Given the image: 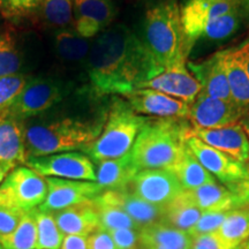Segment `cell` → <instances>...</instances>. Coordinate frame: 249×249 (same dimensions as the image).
Segmentation results:
<instances>
[{
	"mask_svg": "<svg viewBox=\"0 0 249 249\" xmlns=\"http://www.w3.org/2000/svg\"><path fill=\"white\" fill-rule=\"evenodd\" d=\"M87 71L98 95H126L163 70L143 39L124 24L110 27L97 37L87 58Z\"/></svg>",
	"mask_w": 249,
	"mask_h": 249,
	"instance_id": "1",
	"label": "cell"
},
{
	"mask_svg": "<svg viewBox=\"0 0 249 249\" xmlns=\"http://www.w3.org/2000/svg\"><path fill=\"white\" fill-rule=\"evenodd\" d=\"M191 129L181 118L148 119L130 150L138 171L173 166L186 150V139Z\"/></svg>",
	"mask_w": 249,
	"mask_h": 249,
	"instance_id": "2",
	"label": "cell"
},
{
	"mask_svg": "<svg viewBox=\"0 0 249 249\" xmlns=\"http://www.w3.org/2000/svg\"><path fill=\"white\" fill-rule=\"evenodd\" d=\"M143 42L161 70L187 61L178 0H157L145 11Z\"/></svg>",
	"mask_w": 249,
	"mask_h": 249,
	"instance_id": "3",
	"label": "cell"
},
{
	"mask_svg": "<svg viewBox=\"0 0 249 249\" xmlns=\"http://www.w3.org/2000/svg\"><path fill=\"white\" fill-rule=\"evenodd\" d=\"M102 126L75 119L34 124L23 128L27 157L61 154L83 149L98 138Z\"/></svg>",
	"mask_w": 249,
	"mask_h": 249,
	"instance_id": "4",
	"label": "cell"
},
{
	"mask_svg": "<svg viewBox=\"0 0 249 249\" xmlns=\"http://www.w3.org/2000/svg\"><path fill=\"white\" fill-rule=\"evenodd\" d=\"M147 121L148 118L136 113L128 102L116 99L112 103L107 123L99 136L83 151L96 163L123 157L132 150Z\"/></svg>",
	"mask_w": 249,
	"mask_h": 249,
	"instance_id": "5",
	"label": "cell"
},
{
	"mask_svg": "<svg viewBox=\"0 0 249 249\" xmlns=\"http://www.w3.org/2000/svg\"><path fill=\"white\" fill-rule=\"evenodd\" d=\"M46 194L44 177L28 166H17L0 185V205L28 213L39 208Z\"/></svg>",
	"mask_w": 249,
	"mask_h": 249,
	"instance_id": "6",
	"label": "cell"
},
{
	"mask_svg": "<svg viewBox=\"0 0 249 249\" xmlns=\"http://www.w3.org/2000/svg\"><path fill=\"white\" fill-rule=\"evenodd\" d=\"M246 8L245 0H185L180 6L183 33V50L188 57L202 31L223 15Z\"/></svg>",
	"mask_w": 249,
	"mask_h": 249,
	"instance_id": "7",
	"label": "cell"
},
{
	"mask_svg": "<svg viewBox=\"0 0 249 249\" xmlns=\"http://www.w3.org/2000/svg\"><path fill=\"white\" fill-rule=\"evenodd\" d=\"M26 165L44 178H60L96 182V169L88 156L77 151L43 157H30Z\"/></svg>",
	"mask_w": 249,
	"mask_h": 249,
	"instance_id": "8",
	"label": "cell"
},
{
	"mask_svg": "<svg viewBox=\"0 0 249 249\" xmlns=\"http://www.w3.org/2000/svg\"><path fill=\"white\" fill-rule=\"evenodd\" d=\"M64 96V88L57 81L36 77L29 80L6 116L20 121L48 111Z\"/></svg>",
	"mask_w": 249,
	"mask_h": 249,
	"instance_id": "9",
	"label": "cell"
},
{
	"mask_svg": "<svg viewBox=\"0 0 249 249\" xmlns=\"http://www.w3.org/2000/svg\"><path fill=\"white\" fill-rule=\"evenodd\" d=\"M186 147L208 172L226 186L249 180V164L234 160L193 135L187 136Z\"/></svg>",
	"mask_w": 249,
	"mask_h": 249,
	"instance_id": "10",
	"label": "cell"
},
{
	"mask_svg": "<svg viewBox=\"0 0 249 249\" xmlns=\"http://www.w3.org/2000/svg\"><path fill=\"white\" fill-rule=\"evenodd\" d=\"M127 189L149 203L163 208L185 191L178 178L167 169L139 171Z\"/></svg>",
	"mask_w": 249,
	"mask_h": 249,
	"instance_id": "11",
	"label": "cell"
},
{
	"mask_svg": "<svg viewBox=\"0 0 249 249\" xmlns=\"http://www.w3.org/2000/svg\"><path fill=\"white\" fill-rule=\"evenodd\" d=\"M48 194L38 209L55 213L73 205L95 200L101 195L103 188L97 182L80 181L60 178H45Z\"/></svg>",
	"mask_w": 249,
	"mask_h": 249,
	"instance_id": "12",
	"label": "cell"
},
{
	"mask_svg": "<svg viewBox=\"0 0 249 249\" xmlns=\"http://www.w3.org/2000/svg\"><path fill=\"white\" fill-rule=\"evenodd\" d=\"M246 111V108L239 107L234 102L200 93L191 104L188 119L194 128H220L239 123Z\"/></svg>",
	"mask_w": 249,
	"mask_h": 249,
	"instance_id": "13",
	"label": "cell"
},
{
	"mask_svg": "<svg viewBox=\"0 0 249 249\" xmlns=\"http://www.w3.org/2000/svg\"><path fill=\"white\" fill-rule=\"evenodd\" d=\"M136 89H152L188 103L200 95L201 86L187 67V61L166 68L151 80L140 83Z\"/></svg>",
	"mask_w": 249,
	"mask_h": 249,
	"instance_id": "14",
	"label": "cell"
},
{
	"mask_svg": "<svg viewBox=\"0 0 249 249\" xmlns=\"http://www.w3.org/2000/svg\"><path fill=\"white\" fill-rule=\"evenodd\" d=\"M138 114L158 118H188V103L152 89H135L124 95Z\"/></svg>",
	"mask_w": 249,
	"mask_h": 249,
	"instance_id": "15",
	"label": "cell"
},
{
	"mask_svg": "<svg viewBox=\"0 0 249 249\" xmlns=\"http://www.w3.org/2000/svg\"><path fill=\"white\" fill-rule=\"evenodd\" d=\"M188 135L196 136L210 147L241 163H249V138L240 123L213 129L192 128Z\"/></svg>",
	"mask_w": 249,
	"mask_h": 249,
	"instance_id": "16",
	"label": "cell"
},
{
	"mask_svg": "<svg viewBox=\"0 0 249 249\" xmlns=\"http://www.w3.org/2000/svg\"><path fill=\"white\" fill-rule=\"evenodd\" d=\"M73 15L75 30L85 38L103 33L116 18L112 0H74Z\"/></svg>",
	"mask_w": 249,
	"mask_h": 249,
	"instance_id": "17",
	"label": "cell"
},
{
	"mask_svg": "<svg viewBox=\"0 0 249 249\" xmlns=\"http://www.w3.org/2000/svg\"><path fill=\"white\" fill-rule=\"evenodd\" d=\"M187 67L200 83V93L227 102H233L229 81L223 66L222 51L217 52L198 64L187 62Z\"/></svg>",
	"mask_w": 249,
	"mask_h": 249,
	"instance_id": "18",
	"label": "cell"
},
{
	"mask_svg": "<svg viewBox=\"0 0 249 249\" xmlns=\"http://www.w3.org/2000/svg\"><path fill=\"white\" fill-rule=\"evenodd\" d=\"M103 200L120 207L124 213L138 224L140 230L152 224L163 222L164 208L151 204L128 189L104 191L101 194Z\"/></svg>",
	"mask_w": 249,
	"mask_h": 249,
	"instance_id": "19",
	"label": "cell"
},
{
	"mask_svg": "<svg viewBox=\"0 0 249 249\" xmlns=\"http://www.w3.org/2000/svg\"><path fill=\"white\" fill-rule=\"evenodd\" d=\"M64 235L89 236L101 227L93 200L52 213Z\"/></svg>",
	"mask_w": 249,
	"mask_h": 249,
	"instance_id": "20",
	"label": "cell"
},
{
	"mask_svg": "<svg viewBox=\"0 0 249 249\" xmlns=\"http://www.w3.org/2000/svg\"><path fill=\"white\" fill-rule=\"evenodd\" d=\"M138 172L129 152L123 157L98 161L96 182L103 191H121L128 188Z\"/></svg>",
	"mask_w": 249,
	"mask_h": 249,
	"instance_id": "21",
	"label": "cell"
},
{
	"mask_svg": "<svg viewBox=\"0 0 249 249\" xmlns=\"http://www.w3.org/2000/svg\"><path fill=\"white\" fill-rule=\"evenodd\" d=\"M27 160L23 127L13 118L0 116V164L17 167Z\"/></svg>",
	"mask_w": 249,
	"mask_h": 249,
	"instance_id": "22",
	"label": "cell"
},
{
	"mask_svg": "<svg viewBox=\"0 0 249 249\" xmlns=\"http://www.w3.org/2000/svg\"><path fill=\"white\" fill-rule=\"evenodd\" d=\"M191 200L203 211H231L238 209L234 194L219 183H207L198 188L186 191Z\"/></svg>",
	"mask_w": 249,
	"mask_h": 249,
	"instance_id": "23",
	"label": "cell"
},
{
	"mask_svg": "<svg viewBox=\"0 0 249 249\" xmlns=\"http://www.w3.org/2000/svg\"><path fill=\"white\" fill-rule=\"evenodd\" d=\"M140 245H154L167 249H191L192 236L169 224L160 222L140 230Z\"/></svg>",
	"mask_w": 249,
	"mask_h": 249,
	"instance_id": "24",
	"label": "cell"
},
{
	"mask_svg": "<svg viewBox=\"0 0 249 249\" xmlns=\"http://www.w3.org/2000/svg\"><path fill=\"white\" fill-rule=\"evenodd\" d=\"M167 170L178 178L185 191H192L207 183L217 182L213 174L202 166L188 148H186L181 158Z\"/></svg>",
	"mask_w": 249,
	"mask_h": 249,
	"instance_id": "25",
	"label": "cell"
},
{
	"mask_svg": "<svg viewBox=\"0 0 249 249\" xmlns=\"http://www.w3.org/2000/svg\"><path fill=\"white\" fill-rule=\"evenodd\" d=\"M202 213L203 211L191 200L187 192L183 191L176 200L164 207L163 222L181 231L189 232Z\"/></svg>",
	"mask_w": 249,
	"mask_h": 249,
	"instance_id": "26",
	"label": "cell"
},
{
	"mask_svg": "<svg viewBox=\"0 0 249 249\" xmlns=\"http://www.w3.org/2000/svg\"><path fill=\"white\" fill-rule=\"evenodd\" d=\"M223 66L225 70L232 99L239 107L249 108V76L245 68L232 55L231 49L222 51Z\"/></svg>",
	"mask_w": 249,
	"mask_h": 249,
	"instance_id": "27",
	"label": "cell"
},
{
	"mask_svg": "<svg viewBox=\"0 0 249 249\" xmlns=\"http://www.w3.org/2000/svg\"><path fill=\"white\" fill-rule=\"evenodd\" d=\"M90 48L88 38H85L76 30L61 28L54 34V49L57 54L66 61H81L88 58Z\"/></svg>",
	"mask_w": 249,
	"mask_h": 249,
	"instance_id": "28",
	"label": "cell"
},
{
	"mask_svg": "<svg viewBox=\"0 0 249 249\" xmlns=\"http://www.w3.org/2000/svg\"><path fill=\"white\" fill-rule=\"evenodd\" d=\"M218 234L231 247L242 249L249 239V209L238 208L227 214Z\"/></svg>",
	"mask_w": 249,
	"mask_h": 249,
	"instance_id": "29",
	"label": "cell"
},
{
	"mask_svg": "<svg viewBox=\"0 0 249 249\" xmlns=\"http://www.w3.org/2000/svg\"><path fill=\"white\" fill-rule=\"evenodd\" d=\"M0 244L4 249H36L37 225L35 210L28 211L11 234L0 236Z\"/></svg>",
	"mask_w": 249,
	"mask_h": 249,
	"instance_id": "30",
	"label": "cell"
},
{
	"mask_svg": "<svg viewBox=\"0 0 249 249\" xmlns=\"http://www.w3.org/2000/svg\"><path fill=\"white\" fill-rule=\"evenodd\" d=\"M93 204H95L96 211H97L101 227L107 231L120 229H133L140 231L138 224L134 222L120 207L103 200L101 195H98L93 200Z\"/></svg>",
	"mask_w": 249,
	"mask_h": 249,
	"instance_id": "31",
	"label": "cell"
},
{
	"mask_svg": "<svg viewBox=\"0 0 249 249\" xmlns=\"http://www.w3.org/2000/svg\"><path fill=\"white\" fill-rule=\"evenodd\" d=\"M37 225L36 249H60L64 234L55 223L52 213L35 209Z\"/></svg>",
	"mask_w": 249,
	"mask_h": 249,
	"instance_id": "32",
	"label": "cell"
},
{
	"mask_svg": "<svg viewBox=\"0 0 249 249\" xmlns=\"http://www.w3.org/2000/svg\"><path fill=\"white\" fill-rule=\"evenodd\" d=\"M246 13H247L246 8H242L216 18L204 28L200 39L223 40L229 38L239 29L242 18Z\"/></svg>",
	"mask_w": 249,
	"mask_h": 249,
	"instance_id": "33",
	"label": "cell"
},
{
	"mask_svg": "<svg viewBox=\"0 0 249 249\" xmlns=\"http://www.w3.org/2000/svg\"><path fill=\"white\" fill-rule=\"evenodd\" d=\"M74 0H43V17L51 26L61 29L67 28L74 20L73 15Z\"/></svg>",
	"mask_w": 249,
	"mask_h": 249,
	"instance_id": "34",
	"label": "cell"
},
{
	"mask_svg": "<svg viewBox=\"0 0 249 249\" xmlns=\"http://www.w3.org/2000/svg\"><path fill=\"white\" fill-rule=\"evenodd\" d=\"M29 76L23 73L0 77V116H6L9 107L29 82Z\"/></svg>",
	"mask_w": 249,
	"mask_h": 249,
	"instance_id": "35",
	"label": "cell"
},
{
	"mask_svg": "<svg viewBox=\"0 0 249 249\" xmlns=\"http://www.w3.org/2000/svg\"><path fill=\"white\" fill-rule=\"evenodd\" d=\"M22 58L9 34H0V77L20 73Z\"/></svg>",
	"mask_w": 249,
	"mask_h": 249,
	"instance_id": "36",
	"label": "cell"
},
{
	"mask_svg": "<svg viewBox=\"0 0 249 249\" xmlns=\"http://www.w3.org/2000/svg\"><path fill=\"white\" fill-rule=\"evenodd\" d=\"M43 0H0V13L11 21H20L42 7Z\"/></svg>",
	"mask_w": 249,
	"mask_h": 249,
	"instance_id": "37",
	"label": "cell"
},
{
	"mask_svg": "<svg viewBox=\"0 0 249 249\" xmlns=\"http://www.w3.org/2000/svg\"><path fill=\"white\" fill-rule=\"evenodd\" d=\"M229 213L230 211H204L188 234L194 238V236L218 231Z\"/></svg>",
	"mask_w": 249,
	"mask_h": 249,
	"instance_id": "38",
	"label": "cell"
},
{
	"mask_svg": "<svg viewBox=\"0 0 249 249\" xmlns=\"http://www.w3.org/2000/svg\"><path fill=\"white\" fill-rule=\"evenodd\" d=\"M117 249H139L140 231L133 229H120L108 231Z\"/></svg>",
	"mask_w": 249,
	"mask_h": 249,
	"instance_id": "39",
	"label": "cell"
},
{
	"mask_svg": "<svg viewBox=\"0 0 249 249\" xmlns=\"http://www.w3.org/2000/svg\"><path fill=\"white\" fill-rule=\"evenodd\" d=\"M24 213L23 211L0 205V236L11 234L21 223Z\"/></svg>",
	"mask_w": 249,
	"mask_h": 249,
	"instance_id": "40",
	"label": "cell"
},
{
	"mask_svg": "<svg viewBox=\"0 0 249 249\" xmlns=\"http://www.w3.org/2000/svg\"><path fill=\"white\" fill-rule=\"evenodd\" d=\"M191 249H239L231 247L220 238L218 232L208 233L192 238Z\"/></svg>",
	"mask_w": 249,
	"mask_h": 249,
	"instance_id": "41",
	"label": "cell"
},
{
	"mask_svg": "<svg viewBox=\"0 0 249 249\" xmlns=\"http://www.w3.org/2000/svg\"><path fill=\"white\" fill-rule=\"evenodd\" d=\"M87 242L88 249H117L111 234L103 227H99L92 232L87 238Z\"/></svg>",
	"mask_w": 249,
	"mask_h": 249,
	"instance_id": "42",
	"label": "cell"
},
{
	"mask_svg": "<svg viewBox=\"0 0 249 249\" xmlns=\"http://www.w3.org/2000/svg\"><path fill=\"white\" fill-rule=\"evenodd\" d=\"M231 52L235 60L245 68L246 73L249 76V39L242 43L238 48H232Z\"/></svg>",
	"mask_w": 249,
	"mask_h": 249,
	"instance_id": "43",
	"label": "cell"
},
{
	"mask_svg": "<svg viewBox=\"0 0 249 249\" xmlns=\"http://www.w3.org/2000/svg\"><path fill=\"white\" fill-rule=\"evenodd\" d=\"M88 236L65 235L60 249H88Z\"/></svg>",
	"mask_w": 249,
	"mask_h": 249,
	"instance_id": "44",
	"label": "cell"
},
{
	"mask_svg": "<svg viewBox=\"0 0 249 249\" xmlns=\"http://www.w3.org/2000/svg\"><path fill=\"white\" fill-rule=\"evenodd\" d=\"M13 169H14V166H12V165L0 164V185H1L6 177H7V174L11 172Z\"/></svg>",
	"mask_w": 249,
	"mask_h": 249,
	"instance_id": "45",
	"label": "cell"
},
{
	"mask_svg": "<svg viewBox=\"0 0 249 249\" xmlns=\"http://www.w3.org/2000/svg\"><path fill=\"white\" fill-rule=\"evenodd\" d=\"M239 123H240L242 128H244L246 134H247V136L249 138V108L245 112V114L242 116V118L240 119V121H239Z\"/></svg>",
	"mask_w": 249,
	"mask_h": 249,
	"instance_id": "46",
	"label": "cell"
},
{
	"mask_svg": "<svg viewBox=\"0 0 249 249\" xmlns=\"http://www.w3.org/2000/svg\"><path fill=\"white\" fill-rule=\"evenodd\" d=\"M139 249H167L160 246H154V245H140Z\"/></svg>",
	"mask_w": 249,
	"mask_h": 249,
	"instance_id": "47",
	"label": "cell"
},
{
	"mask_svg": "<svg viewBox=\"0 0 249 249\" xmlns=\"http://www.w3.org/2000/svg\"><path fill=\"white\" fill-rule=\"evenodd\" d=\"M245 6H246V11L249 14V0H245Z\"/></svg>",
	"mask_w": 249,
	"mask_h": 249,
	"instance_id": "48",
	"label": "cell"
},
{
	"mask_svg": "<svg viewBox=\"0 0 249 249\" xmlns=\"http://www.w3.org/2000/svg\"><path fill=\"white\" fill-rule=\"evenodd\" d=\"M244 249H249V239H248L247 244H246V245L244 246Z\"/></svg>",
	"mask_w": 249,
	"mask_h": 249,
	"instance_id": "49",
	"label": "cell"
},
{
	"mask_svg": "<svg viewBox=\"0 0 249 249\" xmlns=\"http://www.w3.org/2000/svg\"><path fill=\"white\" fill-rule=\"evenodd\" d=\"M0 249H4V248H2V246H1V244H0Z\"/></svg>",
	"mask_w": 249,
	"mask_h": 249,
	"instance_id": "50",
	"label": "cell"
},
{
	"mask_svg": "<svg viewBox=\"0 0 249 249\" xmlns=\"http://www.w3.org/2000/svg\"><path fill=\"white\" fill-rule=\"evenodd\" d=\"M248 209H249V207H248Z\"/></svg>",
	"mask_w": 249,
	"mask_h": 249,
	"instance_id": "51",
	"label": "cell"
}]
</instances>
